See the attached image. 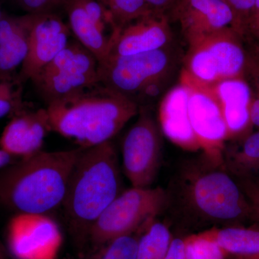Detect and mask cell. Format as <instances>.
Segmentation results:
<instances>
[{
	"label": "cell",
	"instance_id": "1",
	"mask_svg": "<svg viewBox=\"0 0 259 259\" xmlns=\"http://www.w3.org/2000/svg\"><path fill=\"white\" fill-rule=\"evenodd\" d=\"M165 191L164 211L185 229L199 233L255 223L251 204L222 154L204 152L181 162Z\"/></svg>",
	"mask_w": 259,
	"mask_h": 259
},
{
	"label": "cell",
	"instance_id": "2",
	"mask_svg": "<svg viewBox=\"0 0 259 259\" xmlns=\"http://www.w3.org/2000/svg\"><path fill=\"white\" fill-rule=\"evenodd\" d=\"M46 109L51 131L83 148L111 141L140 110L134 100L100 83L51 102Z\"/></svg>",
	"mask_w": 259,
	"mask_h": 259
},
{
	"label": "cell",
	"instance_id": "3",
	"mask_svg": "<svg viewBox=\"0 0 259 259\" xmlns=\"http://www.w3.org/2000/svg\"><path fill=\"white\" fill-rule=\"evenodd\" d=\"M81 148L40 151L0 170V203L17 213L47 214L60 207Z\"/></svg>",
	"mask_w": 259,
	"mask_h": 259
},
{
	"label": "cell",
	"instance_id": "4",
	"mask_svg": "<svg viewBox=\"0 0 259 259\" xmlns=\"http://www.w3.org/2000/svg\"><path fill=\"white\" fill-rule=\"evenodd\" d=\"M124 190L118 156L112 141L81 148L61 206L72 231L88 236L94 223Z\"/></svg>",
	"mask_w": 259,
	"mask_h": 259
},
{
	"label": "cell",
	"instance_id": "5",
	"mask_svg": "<svg viewBox=\"0 0 259 259\" xmlns=\"http://www.w3.org/2000/svg\"><path fill=\"white\" fill-rule=\"evenodd\" d=\"M172 63L167 48L134 55L109 56L99 64L98 82L136 102V97L157 95Z\"/></svg>",
	"mask_w": 259,
	"mask_h": 259
},
{
	"label": "cell",
	"instance_id": "6",
	"mask_svg": "<svg viewBox=\"0 0 259 259\" xmlns=\"http://www.w3.org/2000/svg\"><path fill=\"white\" fill-rule=\"evenodd\" d=\"M242 39L236 30L228 28L189 44L183 74L203 85L245 79L247 54Z\"/></svg>",
	"mask_w": 259,
	"mask_h": 259
},
{
	"label": "cell",
	"instance_id": "7",
	"mask_svg": "<svg viewBox=\"0 0 259 259\" xmlns=\"http://www.w3.org/2000/svg\"><path fill=\"white\" fill-rule=\"evenodd\" d=\"M166 191L161 187L124 190L94 223L88 237L95 247L147 228L164 211Z\"/></svg>",
	"mask_w": 259,
	"mask_h": 259
},
{
	"label": "cell",
	"instance_id": "8",
	"mask_svg": "<svg viewBox=\"0 0 259 259\" xmlns=\"http://www.w3.org/2000/svg\"><path fill=\"white\" fill-rule=\"evenodd\" d=\"M99 62L76 40L46 65L30 81L47 105L98 82Z\"/></svg>",
	"mask_w": 259,
	"mask_h": 259
},
{
	"label": "cell",
	"instance_id": "9",
	"mask_svg": "<svg viewBox=\"0 0 259 259\" xmlns=\"http://www.w3.org/2000/svg\"><path fill=\"white\" fill-rule=\"evenodd\" d=\"M139 114L122 141V169L132 187L148 188L161 166L162 132L151 114Z\"/></svg>",
	"mask_w": 259,
	"mask_h": 259
},
{
	"label": "cell",
	"instance_id": "10",
	"mask_svg": "<svg viewBox=\"0 0 259 259\" xmlns=\"http://www.w3.org/2000/svg\"><path fill=\"white\" fill-rule=\"evenodd\" d=\"M60 241L57 225L47 214L17 213L8 224V249L15 259H51Z\"/></svg>",
	"mask_w": 259,
	"mask_h": 259
},
{
	"label": "cell",
	"instance_id": "11",
	"mask_svg": "<svg viewBox=\"0 0 259 259\" xmlns=\"http://www.w3.org/2000/svg\"><path fill=\"white\" fill-rule=\"evenodd\" d=\"M28 52L18 76L22 83L31 80L68 45L71 32L56 13L30 14Z\"/></svg>",
	"mask_w": 259,
	"mask_h": 259
},
{
	"label": "cell",
	"instance_id": "12",
	"mask_svg": "<svg viewBox=\"0 0 259 259\" xmlns=\"http://www.w3.org/2000/svg\"><path fill=\"white\" fill-rule=\"evenodd\" d=\"M181 81L190 88L189 117L200 148L204 152L221 154L229 135L218 102L204 85L194 82L183 74Z\"/></svg>",
	"mask_w": 259,
	"mask_h": 259
},
{
	"label": "cell",
	"instance_id": "13",
	"mask_svg": "<svg viewBox=\"0 0 259 259\" xmlns=\"http://www.w3.org/2000/svg\"><path fill=\"white\" fill-rule=\"evenodd\" d=\"M171 15L188 45L223 29L235 30L234 14L223 0H179Z\"/></svg>",
	"mask_w": 259,
	"mask_h": 259
},
{
	"label": "cell",
	"instance_id": "14",
	"mask_svg": "<svg viewBox=\"0 0 259 259\" xmlns=\"http://www.w3.org/2000/svg\"><path fill=\"white\" fill-rule=\"evenodd\" d=\"M172 33L165 15L150 14L131 22L112 38L109 56H129L160 50L171 42Z\"/></svg>",
	"mask_w": 259,
	"mask_h": 259
},
{
	"label": "cell",
	"instance_id": "15",
	"mask_svg": "<svg viewBox=\"0 0 259 259\" xmlns=\"http://www.w3.org/2000/svg\"><path fill=\"white\" fill-rule=\"evenodd\" d=\"M51 131L47 109L24 110L14 116L0 137V149L15 158L28 157L41 151Z\"/></svg>",
	"mask_w": 259,
	"mask_h": 259
},
{
	"label": "cell",
	"instance_id": "16",
	"mask_svg": "<svg viewBox=\"0 0 259 259\" xmlns=\"http://www.w3.org/2000/svg\"><path fill=\"white\" fill-rule=\"evenodd\" d=\"M190 88L181 81L162 100L159 107V127L172 142L185 149L200 148L189 117Z\"/></svg>",
	"mask_w": 259,
	"mask_h": 259
},
{
	"label": "cell",
	"instance_id": "17",
	"mask_svg": "<svg viewBox=\"0 0 259 259\" xmlns=\"http://www.w3.org/2000/svg\"><path fill=\"white\" fill-rule=\"evenodd\" d=\"M204 86L219 105L229 138L240 134L249 125L251 91L245 79L223 80Z\"/></svg>",
	"mask_w": 259,
	"mask_h": 259
},
{
	"label": "cell",
	"instance_id": "18",
	"mask_svg": "<svg viewBox=\"0 0 259 259\" xmlns=\"http://www.w3.org/2000/svg\"><path fill=\"white\" fill-rule=\"evenodd\" d=\"M30 14L0 19V77H12L21 67L28 52Z\"/></svg>",
	"mask_w": 259,
	"mask_h": 259
},
{
	"label": "cell",
	"instance_id": "19",
	"mask_svg": "<svg viewBox=\"0 0 259 259\" xmlns=\"http://www.w3.org/2000/svg\"><path fill=\"white\" fill-rule=\"evenodd\" d=\"M223 162L238 182L259 185V131L237 146L224 148Z\"/></svg>",
	"mask_w": 259,
	"mask_h": 259
},
{
	"label": "cell",
	"instance_id": "20",
	"mask_svg": "<svg viewBox=\"0 0 259 259\" xmlns=\"http://www.w3.org/2000/svg\"><path fill=\"white\" fill-rule=\"evenodd\" d=\"M69 27L76 40L96 57L99 64L110 54V38L100 31L86 12L75 0H69L65 6Z\"/></svg>",
	"mask_w": 259,
	"mask_h": 259
},
{
	"label": "cell",
	"instance_id": "21",
	"mask_svg": "<svg viewBox=\"0 0 259 259\" xmlns=\"http://www.w3.org/2000/svg\"><path fill=\"white\" fill-rule=\"evenodd\" d=\"M212 240L227 254L235 257H250L259 255V224L214 228L199 232Z\"/></svg>",
	"mask_w": 259,
	"mask_h": 259
},
{
	"label": "cell",
	"instance_id": "22",
	"mask_svg": "<svg viewBox=\"0 0 259 259\" xmlns=\"http://www.w3.org/2000/svg\"><path fill=\"white\" fill-rule=\"evenodd\" d=\"M172 239L166 224L153 221L140 236L136 259H164Z\"/></svg>",
	"mask_w": 259,
	"mask_h": 259
},
{
	"label": "cell",
	"instance_id": "23",
	"mask_svg": "<svg viewBox=\"0 0 259 259\" xmlns=\"http://www.w3.org/2000/svg\"><path fill=\"white\" fill-rule=\"evenodd\" d=\"M110 13L117 30L152 12L144 0H97Z\"/></svg>",
	"mask_w": 259,
	"mask_h": 259
},
{
	"label": "cell",
	"instance_id": "24",
	"mask_svg": "<svg viewBox=\"0 0 259 259\" xmlns=\"http://www.w3.org/2000/svg\"><path fill=\"white\" fill-rule=\"evenodd\" d=\"M146 228L96 247L88 259H136L140 236Z\"/></svg>",
	"mask_w": 259,
	"mask_h": 259
},
{
	"label": "cell",
	"instance_id": "25",
	"mask_svg": "<svg viewBox=\"0 0 259 259\" xmlns=\"http://www.w3.org/2000/svg\"><path fill=\"white\" fill-rule=\"evenodd\" d=\"M22 83L18 77H0V118L25 110Z\"/></svg>",
	"mask_w": 259,
	"mask_h": 259
},
{
	"label": "cell",
	"instance_id": "26",
	"mask_svg": "<svg viewBox=\"0 0 259 259\" xmlns=\"http://www.w3.org/2000/svg\"><path fill=\"white\" fill-rule=\"evenodd\" d=\"M247 59L245 68V79H248L251 91L250 121L252 125L259 128V47H251L246 51Z\"/></svg>",
	"mask_w": 259,
	"mask_h": 259
},
{
	"label": "cell",
	"instance_id": "27",
	"mask_svg": "<svg viewBox=\"0 0 259 259\" xmlns=\"http://www.w3.org/2000/svg\"><path fill=\"white\" fill-rule=\"evenodd\" d=\"M186 259H227L228 254L212 240L200 233L184 238Z\"/></svg>",
	"mask_w": 259,
	"mask_h": 259
},
{
	"label": "cell",
	"instance_id": "28",
	"mask_svg": "<svg viewBox=\"0 0 259 259\" xmlns=\"http://www.w3.org/2000/svg\"><path fill=\"white\" fill-rule=\"evenodd\" d=\"M75 1L83 8L97 28L100 29L102 33L109 37L111 42L110 37L107 34V28L110 27L115 34L117 32V30L110 13L97 0H75Z\"/></svg>",
	"mask_w": 259,
	"mask_h": 259
},
{
	"label": "cell",
	"instance_id": "29",
	"mask_svg": "<svg viewBox=\"0 0 259 259\" xmlns=\"http://www.w3.org/2000/svg\"><path fill=\"white\" fill-rule=\"evenodd\" d=\"M235 17V30L242 37L248 34V22L255 0H223Z\"/></svg>",
	"mask_w": 259,
	"mask_h": 259
},
{
	"label": "cell",
	"instance_id": "30",
	"mask_svg": "<svg viewBox=\"0 0 259 259\" xmlns=\"http://www.w3.org/2000/svg\"><path fill=\"white\" fill-rule=\"evenodd\" d=\"M27 14L56 13V10L63 8L69 0H15Z\"/></svg>",
	"mask_w": 259,
	"mask_h": 259
},
{
	"label": "cell",
	"instance_id": "31",
	"mask_svg": "<svg viewBox=\"0 0 259 259\" xmlns=\"http://www.w3.org/2000/svg\"><path fill=\"white\" fill-rule=\"evenodd\" d=\"M238 184L241 186L242 190L251 204L254 213L255 223L259 224V185L241 182H238Z\"/></svg>",
	"mask_w": 259,
	"mask_h": 259
},
{
	"label": "cell",
	"instance_id": "32",
	"mask_svg": "<svg viewBox=\"0 0 259 259\" xmlns=\"http://www.w3.org/2000/svg\"><path fill=\"white\" fill-rule=\"evenodd\" d=\"M148 8L155 15H164L165 12L172 11L179 0H144Z\"/></svg>",
	"mask_w": 259,
	"mask_h": 259
},
{
	"label": "cell",
	"instance_id": "33",
	"mask_svg": "<svg viewBox=\"0 0 259 259\" xmlns=\"http://www.w3.org/2000/svg\"><path fill=\"white\" fill-rule=\"evenodd\" d=\"M164 259H186L184 238H175L172 239Z\"/></svg>",
	"mask_w": 259,
	"mask_h": 259
},
{
	"label": "cell",
	"instance_id": "34",
	"mask_svg": "<svg viewBox=\"0 0 259 259\" xmlns=\"http://www.w3.org/2000/svg\"><path fill=\"white\" fill-rule=\"evenodd\" d=\"M259 42V0H255L248 22V34Z\"/></svg>",
	"mask_w": 259,
	"mask_h": 259
},
{
	"label": "cell",
	"instance_id": "35",
	"mask_svg": "<svg viewBox=\"0 0 259 259\" xmlns=\"http://www.w3.org/2000/svg\"><path fill=\"white\" fill-rule=\"evenodd\" d=\"M16 158L0 149V170L15 161Z\"/></svg>",
	"mask_w": 259,
	"mask_h": 259
},
{
	"label": "cell",
	"instance_id": "36",
	"mask_svg": "<svg viewBox=\"0 0 259 259\" xmlns=\"http://www.w3.org/2000/svg\"><path fill=\"white\" fill-rule=\"evenodd\" d=\"M0 259H6L5 248L2 244L1 241H0Z\"/></svg>",
	"mask_w": 259,
	"mask_h": 259
},
{
	"label": "cell",
	"instance_id": "37",
	"mask_svg": "<svg viewBox=\"0 0 259 259\" xmlns=\"http://www.w3.org/2000/svg\"><path fill=\"white\" fill-rule=\"evenodd\" d=\"M236 259H259V255L250 257H235Z\"/></svg>",
	"mask_w": 259,
	"mask_h": 259
},
{
	"label": "cell",
	"instance_id": "38",
	"mask_svg": "<svg viewBox=\"0 0 259 259\" xmlns=\"http://www.w3.org/2000/svg\"><path fill=\"white\" fill-rule=\"evenodd\" d=\"M3 12H2L1 8H0V19H1L2 15H3Z\"/></svg>",
	"mask_w": 259,
	"mask_h": 259
},
{
	"label": "cell",
	"instance_id": "39",
	"mask_svg": "<svg viewBox=\"0 0 259 259\" xmlns=\"http://www.w3.org/2000/svg\"><path fill=\"white\" fill-rule=\"evenodd\" d=\"M234 259H236V258H235Z\"/></svg>",
	"mask_w": 259,
	"mask_h": 259
}]
</instances>
